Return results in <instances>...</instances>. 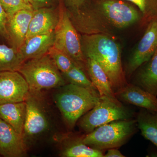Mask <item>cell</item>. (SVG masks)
<instances>
[{
  "label": "cell",
  "instance_id": "cell-7",
  "mask_svg": "<svg viewBox=\"0 0 157 157\" xmlns=\"http://www.w3.org/2000/svg\"><path fill=\"white\" fill-rule=\"evenodd\" d=\"M133 115L132 110L117 98L100 96L95 106L80 118L78 125L82 131L88 134L111 122L131 119Z\"/></svg>",
  "mask_w": 157,
  "mask_h": 157
},
{
  "label": "cell",
  "instance_id": "cell-18",
  "mask_svg": "<svg viewBox=\"0 0 157 157\" xmlns=\"http://www.w3.org/2000/svg\"><path fill=\"white\" fill-rule=\"evenodd\" d=\"M88 76L100 96L116 98L107 74L99 64L92 59L86 58Z\"/></svg>",
  "mask_w": 157,
  "mask_h": 157
},
{
  "label": "cell",
  "instance_id": "cell-30",
  "mask_svg": "<svg viewBox=\"0 0 157 157\" xmlns=\"http://www.w3.org/2000/svg\"><path fill=\"white\" fill-rule=\"evenodd\" d=\"M24 1H25L26 2H27L29 3V4H31V0H24ZM31 6H32V5H31Z\"/></svg>",
  "mask_w": 157,
  "mask_h": 157
},
{
  "label": "cell",
  "instance_id": "cell-8",
  "mask_svg": "<svg viewBox=\"0 0 157 157\" xmlns=\"http://www.w3.org/2000/svg\"><path fill=\"white\" fill-rule=\"evenodd\" d=\"M157 48V18L149 23L144 33L129 59L125 74L130 77L151 58Z\"/></svg>",
  "mask_w": 157,
  "mask_h": 157
},
{
  "label": "cell",
  "instance_id": "cell-29",
  "mask_svg": "<svg viewBox=\"0 0 157 157\" xmlns=\"http://www.w3.org/2000/svg\"><path fill=\"white\" fill-rule=\"evenodd\" d=\"M105 157H124V156L118 150L115 148H110L108 149L106 154L104 155Z\"/></svg>",
  "mask_w": 157,
  "mask_h": 157
},
{
  "label": "cell",
  "instance_id": "cell-6",
  "mask_svg": "<svg viewBox=\"0 0 157 157\" xmlns=\"http://www.w3.org/2000/svg\"><path fill=\"white\" fill-rule=\"evenodd\" d=\"M136 120L114 121L96 128L82 138L83 143L102 151L122 146L137 131Z\"/></svg>",
  "mask_w": 157,
  "mask_h": 157
},
{
  "label": "cell",
  "instance_id": "cell-3",
  "mask_svg": "<svg viewBox=\"0 0 157 157\" xmlns=\"http://www.w3.org/2000/svg\"><path fill=\"white\" fill-rule=\"evenodd\" d=\"M59 88L55 97L56 104L68 128L73 129L78 120L99 101L98 91L72 84Z\"/></svg>",
  "mask_w": 157,
  "mask_h": 157
},
{
  "label": "cell",
  "instance_id": "cell-9",
  "mask_svg": "<svg viewBox=\"0 0 157 157\" xmlns=\"http://www.w3.org/2000/svg\"><path fill=\"white\" fill-rule=\"evenodd\" d=\"M39 95L30 93L25 101L26 113L23 137L26 143L28 139L38 137L48 128V118Z\"/></svg>",
  "mask_w": 157,
  "mask_h": 157
},
{
  "label": "cell",
  "instance_id": "cell-19",
  "mask_svg": "<svg viewBox=\"0 0 157 157\" xmlns=\"http://www.w3.org/2000/svg\"><path fill=\"white\" fill-rule=\"evenodd\" d=\"M136 120L142 136L157 147V112L141 108Z\"/></svg>",
  "mask_w": 157,
  "mask_h": 157
},
{
  "label": "cell",
  "instance_id": "cell-12",
  "mask_svg": "<svg viewBox=\"0 0 157 157\" xmlns=\"http://www.w3.org/2000/svg\"><path fill=\"white\" fill-rule=\"evenodd\" d=\"M33 12V9L22 10L8 20L7 40L17 50H19L25 41Z\"/></svg>",
  "mask_w": 157,
  "mask_h": 157
},
{
  "label": "cell",
  "instance_id": "cell-11",
  "mask_svg": "<svg viewBox=\"0 0 157 157\" xmlns=\"http://www.w3.org/2000/svg\"><path fill=\"white\" fill-rule=\"evenodd\" d=\"M27 145L23 136L0 118V155L5 157L25 156Z\"/></svg>",
  "mask_w": 157,
  "mask_h": 157
},
{
  "label": "cell",
  "instance_id": "cell-23",
  "mask_svg": "<svg viewBox=\"0 0 157 157\" xmlns=\"http://www.w3.org/2000/svg\"><path fill=\"white\" fill-rule=\"evenodd\" d=\"M64 78L69 83L88 89L97 90L89 77L80 68L76 65L66 73H62Z\"/></svg>",
  "mask_w": 157,
  "mask_h": 157
},
{
  "label": "cell",
  "instance_id": "cell-10",
  "mask_svg": "<svg viewBox=\"0 0 157 157\" xmlns=\"http://www.w3.org/2000/svg\"><path fill=\"white\" fill-rule=\"evenodd\" d=\"M29 94L28 84L18 71L0 72V105L25 101Z\"/></svg>",
  "mask_w": 157,
  "mask_h": 157
},
{
  "label": "cell",
  "instance_id": "cell-28",
  "mask_svg": "<svg viewBox=\"0 0 157 157\" xmlns=\"http://www.w3.org/2000/svg\"><path fill=\"white\" fill-rule=\"evenodd\" d=\"M31 5L34 10L43 8L54 7L58 0H31Z\"/></svg>",
  "mask_w": 157,
  "mask_h": 157
},
{
  "label": "cell",
  "instance_id": "cell-22",
  "mask_svg": "<svg viewBox=\"0 0 157 157\" xmlns=\"http://www.w3.org/2000/svg\"><path fill=\"white\" fill-rule=\"evenodd\" d=\"M135 5L140 11L142 20L140 29H146L149 23L157 18V0H125Z\"/></svg>",
  "mask_w": 157,
  "mask_h": 157
},
{
  "label": "cell",
  "instance_id": "cell-1",
  "mask_svg": "<svg viewBox=\"0 0 157 157\" xmlns=\"http://www.w3.org/2000/svg\"><path fill=\"white\" fill-rule=\"evenodd\" d=\"M81 34H104L115 37V29L139 25L142 15L135 5L125 0H89L77 13L69 15Z\"/></svg>",
  "mask_w": 157,
  "mask_h": 157
},
{
  "label": "cell",
  "instance_id": "cell-15",
  "mask_svg": "<svg viewBox=\"0 0 157 157\" xmlns=\"http://www.w3.org/2000/svg\"><path fill=\"white\" fill-rule=\"evenodd\" d=\"M54 31L48 33L36 35L25 39L19 51L25 62L31 59L37 58L48 53L53 46Z\"/></svg>",
  "mask_w": 157,
  "mask_h": 157
},
{
  "label": "cell",
  "instance_id": "cell-5",
  "mask_svg": "<svg viewBox=\"0 0 157 157\" xmlns=\"http://www.w3.org/2000/svg\"><path fill=\"white\" fill-rule=\"evenodd\" d=\"M59 10V20L54 30L53 46L67 54L88 76L87 59L82 52L81 35L73 25L62 0Z\"/></svg>",
  "mask_w": 157,
  "mask_h": 157
},
{
  "label": "cell",
  "instance_id": "cell-13",
  "mask_svg": "<svg viewBox=\"0 0 157 157\" xmlns=\"http://www.w3.org/2000/svg\"><path fill=\"white\" fill-rule=\"evenodd\" d=\"M115 95L120 101L157 112V97L136 85L128 83Z\"/></svg>",
  "mask_w": 157,
  "mask_h": 157
},
{
  "label": "cell",
  "instance_id": "cell-17",
  "mask_svg": "<svg viewBox=\"0 0 157 157\" xmlns=\"http://www.w3.org/2000/svg\"><path fill=\"white\" fill-rule=\"evenodd\" d=\"M26 113L25 101L0 105V118L23 136Z\"/></svg>",
  "mask_w": 157,
  "mask_h": 157
},
{
  "label": "cell",
  "instance_id": "cell-14",
  "mask_svg": "<svg viewBox=\"0 0 157 157\" xmlns=\"http://www.w3.org/2000/svg\"><path fill=\"white\" fill-rule=\"evenodd\" d=\"M59 10L54 7L34 10L26 38L48 33L54 31L58 23Z\"/></svg>",
  "mask_w": 157,
  "mask_h": 157
},
{
  "label": "cell",
  "instance_id": "cell-4",
  "mask_svg": "<svg viewBox=\"0 0 157 157\" xmlns=\"http://www.w3.org/2000/svg\"><path fill=\"white\" fill-rule=\"evenodd\" d=\"M25 78L30 93L39 94L42 90L66 84L64 78L48 53L23 63L18 71Z\"/></svg>",
  "mask_w": 157,
  "mask_h": 157
},
{
  "label": "cell",
  "instance_id": "cell-20",
  "mask_svg": "<svg viewBox=\"0 0 157 157\" xmlns=\"http://www.w3.org/2000/svg\"><path fill=\"white\" fill-rule=\"evenodd\" d=\"M82 138L69 140L61 152L63 157H103L102 151L88 146L82 141Z\"/></svg>",
  "mask_w": 157,
  "mask_h": 157
},
{
  "label": "cell",
  "instance_id": "cell-2",
  "mask_svg": "<svg viewBox=\"0 0 157 157\" xmlns=\"http://www.w3.org/2000/svg\"><path fill=\"white\" fill-rule=\"evenodd\" d=\"M82 52L103 68L114 93L128 84L122 67L120 45L115 37L104 34H82Z\"/></svg>",
  "mask_w": 157,
  "mask_h": 157
},
{
  "label": "cell",
  "instance_id": "cell-26",
  "mask_svg": "<svg viewBox=\"0 0 157 157\" xmlns=\"http://www.w3.org/2000/svg\"><path fill=\"white\" fill-rule=\"evenodd\" d=\"M69 15L77 13L88 2L89 0H62Z\"/></svg>",
  "mask_w": 157,
  "mask_h": 157
},
{
  "label": "cell",
  "instance_id": "cell-24",
  "mask_svg": "<svg viewBox=\"0 0 157 157\" xmlns=\"http://www.w3.org/2000/svg\"><path fill=\"white\" fill-rule=\"evenodd\" d=\"M48 53L62 73L68 72L76 65L67 54L54 46L49 49Z\"/></svg>",
  "mask_w": 157,
  "mask_h": 157
},
{
  "label": "cell",
  "instance_id": "cell-16",
  "mask_svg": "<svg viewBox=\"0 0 157 157\" xmlns=\"http://www.w3.org/2000/svg\"><path fill=\"white\" fill-rule=\"evenodd\" d=\"M137 70L135 84L157 97V48L151 58Z\"/></svg>",
  "mask_w": 157,
  "mask_h": 157
},
{
  "label": "cell",
  "instance_id": "cell-21",
  "mask_svg": "<svg viewBox=\"0 0 157 157\" xmlns=\"http://www.w3.org/2000/svg\"><path fill=\"white\" fill-rule=\"evenodd\" d=\"M24 62L19 51L0 44V72L18 71Z\"/></svg>",
  "mask_w": 157,
  "mask_h": 157
},
{
  "label": "cell",
  "instance_id": "cell-25",
  "mask_svg": "<svg viewBox=\"0 0 157 157\" xmlns=\"http://www.w3.org/2000/svg\"><path fill=\"white\" fill-rule=\"evenodd\" d=\"M0 3L8 15L9 20L20 11L33 9L31 4L24 0H0Z\"/></svg>",
  "mask_w": 157,
  "mask_h": 157
},
{
  "label": "cell",
  "instance_id": "cell-27",
  "mask_svg": "<svg viewBox=\"0 0 157 157\" xmlns=\"http://www.w3.org/2000/svg\"><path fill=\"white\" fill-rule=\"evenodd\" d=\"M8 15L0 3V36L8 39L7 25L8 21Z\"/></svg>",
  "mask_w": 157,
  "mask_h": 157
}]
</instances>
